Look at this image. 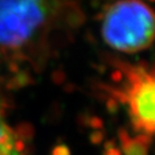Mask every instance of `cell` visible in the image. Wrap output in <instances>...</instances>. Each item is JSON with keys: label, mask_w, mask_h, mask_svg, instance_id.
Listing matches in <instances>:
<instances>
[{"label": "cell", "mask_w": 155, "mask_h": 155, "mask_svg": "<svg viewBox=\"0 0 155 155\" xmlns=\"http://www.w3.org/2000/svg\"><path fill=\"white\" fill-rule=\"evenodd\" d=\"M50 0H0V64L24 52L43 30Z\"/></svg>", "instance_id": "obj_3"}, {"label": "cell", "mask_w": 155, "mask_h": 155, "mask_svg": "<svg viewBox=\"0 0 155 155\" xmlns=\"http://www.w3.org/2000/svg\"><path fill=\"white\" fill-rule=\"evenodd\" d=\"M116 74L115 96L128 115L131 130L151 142L155 123L154 71L144 64H123Z\"/></svg>", "instance_id": "obj_2"}, {"label": "cell", "mask_w": 155, "mask_h": 155, "mask_svg": "<svg viewBox=\"0 0 155 155\" xmlns=\"http://www.w3.org/2000/svg\"><path fill=\"white\" fill-rule=\"evenodd\" d=\"M104 40L124 53L150 48L154 39V14L142 0H119L106 10L101 24Z\"/></svg>", "instance_id": "obj_1"}, {"label": "cell", "mask_w": 155, "mask_h": 155, "mask_svg": "<svg viewBox=\"0 0 155 155\" xmlns=\"http://www.w3.org/2000/svg\"><path fill=\"white\" fill-rule=\"evenodd\" d=\"M0 155H28L26 136L11 122L0 98Z\"/></svg>", "instance_id": "obj_4"}]
</instances>
